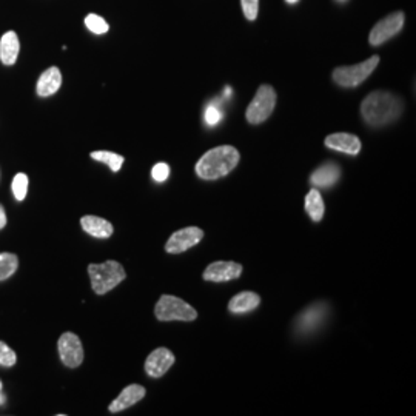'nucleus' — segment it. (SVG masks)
<instances>
[{"mask_svg":"<svg viewBox=\"0 0 416 416\" xmlns=\"http://www.w3.org/2000/svg\"><path fill=\"white\" fill-rule=\"evenodd\" d=\"M276 107V91L270 85H260L253 101L245 111L247 121L252 125H259L271 116Z\"/></svg>","mask_w":416,"mask_h":416,"instance_id":"nucleus-5","label":"nucleus"},{"mask_svg":"<svg viewBox=\"0 0 416 416\" xmlns=\"http://www.w3.org/2000/svg\"><path fill=\"white\" fill-rule=\"evenodd\" d=\"M341 178V169L334 162H327L316 169L310 176V184L316 188H330Z\"/></svg>","mask_w":416,"mask_h":416,"instance_id":"nucleus-15","label":"nucleus"},{"mask_svg":"<svg viewBox=\"0 0 416 416\" xmlns=\"http://www.w3.org/2000/svg\"><path fill=\"white\" fill-rule=\"evenodd\" d=\"M285 2H287V3H291V5H293V3H296V2H299V0H285Z\"/></svg>","mask_w":416,"mask_h":416,"instance_id":"nucleus-30","label":"nucleus"},{"mask_svg":"<svg viewBox=\"0 0 416 416\" xmlns=\"http://www.w3.org/2000/svg\"><path fill=\"white\" fill-rule=\"evenodd\" d=\"M0 390H2V381H0Z\"/></svg>","mask_w":416,"mask_h":416,"instance_id":"nucleus-32","label":"nucleus"},{"mask_svg":"<svg viewBox=\"0 0 416 416\" xmlns=\"http://www.w3.org/2000/svg\"><path fill=\"white\" fill-rule=\"evenodd\" d=\"M19 51H21V42L14 31H8L0 39V60L3 65H14Z\"/></svg>","mask_w":416,"mask_h":416,"instance_id":"nucleus-18","label":"nucleus"},{"mask_svg":"<svg viewBox=\"0 0 416 416\" xmlns=\"http://www.w3.org/2000/svg\"><path fill=\"white\" fill-rule=\"evenodd\" d=\"M5 225H6V215H5L3 207L0 206V230H2Z\"/></svg>","mask_w":416,"mask_h":416,"instance_id":"nucleus-29","label":"nucleus"},{"mask_svg":"<svg viewBox=\"0 0 416 416\" xmlns=\"http://www.w3.org/2000/svg\"><path fill=\"white\" fill-rule=\"evenodd\" d=\"M242 273V265L233 260H217L210 264L204 271V279L211 282H227L238 279Z\"/></svg>","mask_w":416,"mask_h":416,"instance_id":"nucleus-11","label":"nucleus"},{"mask_svg":"<svg viewBox=\"0 0 416 416\" xmlns=\"http://www.w3.org/2000/svg\"><path fill=\"white\" fill-rule=\"evenodd\" d=\"M324 144L327 148H330V150L350 154V156H356L363 148V144L358 136L349 133H334L327 136Z\"/></svg>","mask_w":416,"mask_h":416,"instance_id":"nucleus-13","label":"nucleus"},{"mask_svg":"<svg viewBox=\"0 0 416 416\" xmlns=\"http://www.w3.org/2000/svg\"><path fill=\"white\" fill-rule=\"evenodd\" d=\"M241 154L232 145L211 148L197 160L196 175L204 181H215L232 173L239 164Z\"/></svg>","mask_w":416,"mask_h":416,"instance_id":"nucleus-2","label":"nucleus"},{"mask_svg":"<svg viewBox=\"0 0 416 416\" xmlns=\"http://www.w3.org/2000/svg\"><path fill=\"white\" fill-rule=\"evenodd\" d=\"M378 64H380V58L374 56V58L364 60L361 64L339 66L333 71V80L339 86H343V88H355V86L361 85L375 71Z\"/></svg>","mask_w":416,"mask_h":416,"instance_id":"nucleus-6","label":"nucleus"},{"mask_svg":"<svg viewBox=\"0 0 416 416\" xmlns=\"http://www.w3.org/2000/svg\"><path fill=\"white\" fill-rule=\"evenodd\" d=\"M402 101L389 91H374L364 99L361 114L371 127H384L398 119L402 113Z\"/></svg>","mask_w":416,"mask_h":416,"instance_id":"nucleus-1","label":"nucleus"},{"mask_svg":"<svg viewBox=\"0 0 416 416\" xmlns=\"http://www.w3.org/2000/svg\"><path fill=\"white\" fill-rule=\"evenodd\" d=\"M12 193H14V197L17 201H23L27 197L28 193V176L23 175V173H19L16 175L14 181L11 184Z\"/></svg>","mask_w":416,"mask_h":416,"instance_id":"nucleus-24","label":"nucleus"},{"mask_svg":"<svg viewBox=\"0 0 416 416\" xmlns=\"http://www.w3.org/2000/svg\"><path fill=\"white\" fill-rule=\"evenodd\" d=\"M88 275L91 279V287L97 295L108 293L110 290L117 287L127 278L125 270L117 260H107L103 264H90Z\"/></svg>","mask_w":416,"mask_h":416,"instance_id":"nucleus-3","label":"nucleus"},{"mask_svg":"<svg viewBox=\"0 0 416 416\" xmlns=\"http://www.w3.org/2000/svg\"><path fill=\"white\" fill-rule=\"evenodd\" d=\"M242 10H244V16L248 21H254L259 12V0H241Z\"/></svg>","mask_w":416,"mask_h":416,"instance_id":"nucleus-27","label":"nucleus"},{"mask_svg":"<svg viewBox=\"0 0 416 416\" xmlns=\"http://www.w3.org/2000/svg\"><path fill=\"white\" fill-rule=\"evenodd\" d=\"M91 159L97 160V162H102V164H107L110 167L111 171L117 173L123 165V156H121V154H116V153H111V151H93L91 153Z\"/></svg>","mask_w":416,"mask_h":416,"instance_id":"nucleus-21","label":"nucleus"},{"mask_svg":"<svg viewBox=\"0 0 416 416\" xmlns=\"http://www.w3.org/2000/svg\"><path fill=\"white\" fill-rule=\"evenodd\" d=\"M327 316V306L326 304H315L297 316L296 319V332L301 334H308L315 332L316 328L324 324Z\"/></svg>","mask_w":416,"mask_h":416,"instance_id":"nucleus-10","label":"nucleus"},{"mask_svg":"<svg viewBox=\"0 0 416 416\" xmlns=\"http://www.w3.org/2000/svg\"><path fill=\"white\" fill-rule=\"evenodd\" d=\"M402 25H404V12L396 11V12H392L390 16L384 17L382 21L378 22L374 27V29L370 31V36H369L370 45L378 47V45H381V43L387 42L389 39H392L395 34L400 33Z\"/></svg>","mask_w":416,"mask_h":416,"instance_id":"nucleus-7","label":"nucleus"},{"mask_svg":"<svg viewBox=\"0 0 416 416\" xmlns=\"http://www.w3.org/2000/svg\"><path fill=\"white\" fill-rule=\"evenodd\" d=\"M80 225H82L84 232L91 234L93 238H99V239H107L113 234L114 228L108 221L102 219L99 216H84L80 219Z\"/></svg>","mask_w":416,"mask_h":416,"instance_id":"nucleus-17","label":"nucleus"},{"mask_svg":"<svg viewBox=\"0 0 416 416\" xmlns=\"http://www.w3.org/2000/svg\"><path fill=\"white\" fill-rule=\"evenodd\" d=\"M62 86V73L58 66H51L37 80L36 91L40 97H49Z\"/></svg>","mask_w":416,"mask_h":416,"instance_id":"nucleus-16","label":"nucleus"},{"mask_svg":"<svg viewBox=\"0 0 416 416\" xmlns=\"http://www.w3.org/2000/svg\"><path fill=\"white\" fill-rule=\"evenodd\" d=\"M175 361H176V358L169 349H165V347H159V349L151 352L147 358V361H145L147 375L151 378L164 376L167 371L170 370L171 365L175 364Z\"/></svg>","mask_w":416,"mask_h":416,"instance_id":"nucleus-12","label":"nucleus"},{"mask_svg":"<svg viewBox=\"0 0 416 416\" xmlns=\"http://www.w3.org/2000/svg\"><path fill=\"white\" fill-rule=\"evenodd\" d=\"M19 267V259L12 253H0V281L8 279L16 273Z\"/></svg>","mask_w":416,"mask_h":416,"instance_id":"nucleus-22","label":"nucleus"},{"mask_svg":"<svg viewBox=\"0 0 416 416\" xmlns=\"http://www.w3.org/2000/svg\"><path fill=\"white\" fill-rule=\"evenodd\" d=\"M154 315H156V318L162 322H170V321L190 322L197 318V312L190 306L188 302H185L184 299H181V297L170 296V295L160 296L156 307H154Z\"/></svg>","mask_w":416,"mask_h":416,"instance_id":"nucleus-4","label":"nucleus"},{"mask_svg":"<svg viewBox=\"0 0 416 416\" xmlns=\"http://www.w3.org/2000/svg\"><path fill=\"white\" fill-rule=\"evenodd\" d=\"M147 393V390L139 386V384H132V386H128L122 390V393L117 396V398L111 402L108 411L111 413H117L122 411H127L128 407H132L134 404H138L139 401H142Z\"/></svg>","mask_w":416,"mask_h":416,"instance_id":"nucleus-14","label":"nucleus"},{"mask_svg":"<svg viewBox=\"0 0 416 416\" xmlns=\"http://www.w3.org/2000/svg\"><path fill=\"white\" fill-rule=\"evenodd\" d=\"M17 356L16 353L12 352L8 345L0 341V365L3 367H12L16 364Z\"/></svg>","mask_w":416,"mask_h":416,"instance_id":"nucleus-25","label":"nucleus"},{"mask_svg":"<svg viewBox=\"0 0 416 416\" xmlns=\"http://www.w3.org/2000/svg\"><path fill=\"white\" fill-rule=\"evenodd\" d=\"M151 176L156 182H165L170 176V167L165 162H159L153 167L151 170Z\"/></svg>","mask_w":416,"mask_h":416,"instance_id":"nucleus-28","label":"nucleus"},{"mask_svg":"<svg viewBox=\"0 0 416 416\" xmlns=\"http://www.w3.org/2000/svg\"><path fill=\"white\" fill-rule=\"evenodd\" d=\"M3 402H5V396L0 395V404H3Z\"/></svg>","mask_w":416,"mask_h":416,"instance_id":"nucleus-31","label":"nucleus"},{"mask_svg":"<svg viewBox=\"0 0 416 416\" xmlns=\"http://www.w3.org/2000/svg\"><path fill=\"white\" fill-rule=\"evenodd\" d=\"M222 116H223L222 111H221V108H217V105H215V103L208 105L207 110H206V122H207V125H210V127L217 125V123H219L222 121Z\"/></svg>","mask_w":416,"mask_h":416,"instance_id":"nucleus-26","label":"nucleus"},{"mask_svg":"<svg viewBox=\"0 0 416 416\" xmlns=\"http://www.w3.org/2000/svg\"><path fill=\"white\" fill-rule=\"evenodd\" d=\"M85 25L91 33L95 34H105L110 29V25L107 23L103 17L97 14H88L85 17Z\"/></svg>","mask_w":416,"mask_h":416,"instance_id":"nucleus-23","label":"nucleus"},{"mask_svg":"<svg viewBox=\"0 0 416 416\" xmlns=\"http://www.w3.org/2000/svg\"><path fill=\"white\" fill-rule=\"evenodd\" d=\"M202 238H204V232L199 227L182 228L170 236V239L167 241L165 244V252L171 254L184 253L187 252L188 248L199 244Z\"/></svg>","mask_w":416,"mask_h":416,"instance_id":"nucleus-9","label":"nucleus"},{"mask_svg":"<svg viewBox=\"0 0 416 416\" xmlns=\"http://www.w3.org/2000/svg\"><path fill=\"white\" fill-rule=\"evenodd\" d=\"M306 211L313 222H321L326 213V204L321 193L316 188H312L306 196Z\"/></svg>","mask_w":416,"mask_h":416,"instance_id":"nucleus-20","label":"nucleus"},{"mask_svg":"<svg viewBox=\"0 0 416 416\" xmlns=\"http://www.w3.org/2000/svg\"><path fill=\"white\" fill-rule=\"evenodd\" d=\"M260 304L259 295L253 293V291H241L236 296L232 297L228 302V310L233 315H242L256 310Z\"/></svg>","mask_w":416,"mask_h":416,"instance_id":"nucleus-19","label":"nucleus"},{"mask_svg":"<svg viewBox=\"0 0 416 416\" xmlns=\"http://www.w3.org/2000/svg\"><path fill=\"white\" fill-rule=\"evenodd\" d=\"M59 355L66 367L76 369L84 361V347L77 334L64 333L59 338Z\"/></svg>","mask_w":416,"mask_h":416,"instance_id":"nucleus-8","label":"nucleus"}]
</instances>
